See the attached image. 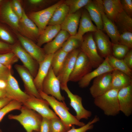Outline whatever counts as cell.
Segmentation results:
<instances>
[{"instance_id": "cell-1", "label": "cell", "mask_w": 132, "mask_h": 132, "mask_svg": "<svg viewBox=\"0 0 132 132\" xmlns=\"http://www.w3.org/2000/svg\"><path fill=\"white\" fill-rule=\"evenodd\" d=\"M42 99L46 100L54 110L55 113L69 130L73 125H76L80 127L85 124L78 121L75 116L69 112L64 101H60L54 97L48 95L42 91H38Z\"/></svg>"}, {"instance_id": "cell-2", "label": "cell", "mask_w": 132, "mask_h": 132, "mask_svg": "<svg viewBox=\"0 0 132 132\" xmlns=\"http://www.w3.org/2000/svg\"><path fill=\"white\" fill-rule=\"evenodd\" d=\"M18 115L11 114L8 116L10 119L18 121L26 132H39L42 117L34 110L22 105Z\"/></svg>"}, {"instance_id": "cell-3", "label": "cell", "mask_w": 132, "mask_h": 132, "mask_svg": "<svg viewBox=\"0 0 132 132\" xmlns=\"http://www.w3.org/2000/svg\"><path fill=\"white\" fill-rule=\"evenodd\" d=\"M119 90L112 88L94 98L95 105L108 116H114L120 112L118 99Z\"/></svg>"}, {"instance_id": "cell-4", "label": "cell", "mask_w": 132, "mask_h": 132, "mask_svg": "<svg viewBox=\"0 0 132 132\" xmlns=\"http://www.w3.org/2000/svg\"><path fill=\"white\" fill-rule=\"evenodd\" d=\"M80 49L88 58L93 68H97L104 60L98 52L92 32L87 33L83 36Z\"/></svg>"}, {"instance_id": "cell-5", "label": "cell", "mask_w": 132, "mask_h": 132, "mask_svg": "<svg viewBox=\"0 0 132 132\" xmlns=\"http://www.w3.org/2000/svg\"><path fill=\"white\" fill-rule=\"evenodd\" d=\"M64 0H59L50 6L40 11L33 12L28 16L36 25L40 34L48 25L56 9L64 2Z\"/></svg>"}, {"instance_id": "cell-6", "label": "cell", "mask_w": 132, "mask_h": 132, "mask_svg": "<svg viewBox=\"0 0 132 132\" xmlns=\"http://www.w3.org/2000/svg\"><path fill=\"white\" fill-rule=\"evenodd\" d=\"M60 88V81L54 73L51 66L43 81L42 91L48 95H51L59 101H64L65 98L61 94Z\"/></svg>"}, {"instance_id": "cell-7", "label": "cell", "mask_w": 132, "mask_h": 132, "mask_svg": "<svg viewBox=\"0 0 132 132\" xmlns=\"http://www.w3.org/2000/svg\"><path fill=\"white\" fill-rule=\"evenodd\" d=\"M92 68L88 58L81 51L69 76L68 81L78 82L85 76L92 71Z\"/></svg>"}, {"instance_id": "cell-8", "label": "cell", "mask_w": 132, "mask_h": 132, "mask_svg": "<svg viewBox=\"0 0 132 132\" xmlns=\"http://www.w3.org/2000/svg\"><path fill=\"white\" fill-rule=\"evenodd\" d=\"M23 105L33 110L43 118L50 119L58 118L56 115L49 108V105L45 100L30 96Z\"/></svg>"}, {"instance_id": "cell-9", "label": "cell", "mask_w": 132, "mask_h": 132, "mask_svg": "<svg viewBox=\"0 0 132 132\" xmlns=\"http://www.w3.org/2000/svg\"><path fill=\"white\" fill-rule=\"evenodd\" d=\"M112 72L104 73L94 78L89 89L90 93L94 99L112 89Z\"/></svg>"}, {"instance_id": "cell-10", "label": "cell", "mask_w": 132, "mask_h": 132, "mask_svg": "<svg viewBox=\"0 0 132 132\" xmlns=\"http://www.w3.org/2000/svg\"><path fill=\"white\" fill-rule=\"evenodd\" d=\"M12 51L20 59L23 66L29 71L33 77H35L38 64L18 43L12 45Z\"/></svg>"}, {"instance_id": "cell-11", "label": "cell", "mask_w": 132, "mask_h": 132, "mask_svg": "<svg viewBox=\"0 0 132 132\" xmlns=\"http://www.w3.org/2000/svg\"><path fill=\"white\" fill-rule=\"evenodd\" d=\"M61 88L66 93L70 100V105L75 111V117L78 121L83 119H88L91 116L92 112L86 110L83 107L82 98L72 93L67 85L61 86Z\"/></svg>"}, {"instance_id": "cell-12", "label": "cell", "mask_w": 132, "mask_h": 132, "mask_svg": "<svg viewBox=\"0 0 132 132\" xmlns=\"http://www.w3.org/2000/svg\"><path fill=\"white\" fill-rule=\"evenodd\" d=\"M7 85L5 89L6 97L11 100H15L24 103L30 96L20 89L17 80L11 74L7 81Z\"/></svg>"}, {"instance_id": "cell-13", "label": "cell", "mask_w": 132, "mask_h": 132, "mask_svg": "<svg viewBox=\"0 0 132 132\" xmlns=\"http://www.w3.org/2000/svg\"><path fill=\"white\" fill-rule=\"evenodd\" d=\"M81 51L80 48L68 53L57 77L61 86L67 85L69 76L73 69L77 56Z\"/></svg>"}, {"instance_id": "cell-14", "label": "cell", "mask_w": 132, "mask_h": 132, "mask_svg": "<svg viewBox=\"0 0 132 132\" xmlns=\"http://www.w3.org/2000/svg\"><path fill=\"white\" fill-rule=\"evenodd\" d=\"M18 30L22 35L33 41L37 42L40 34L38 27L26 15L24 9Z\"/></svg>"}, {"instance_id": "cell-15", "label": "cell", "mask_w": 132, "mask_h": 132, "mask_svg": "<svg viewBox=\"0 0 132 132\" xmlns=\"http://www.w3.org/2000/svg\"><path fill=\"white\" fill-rule=\"evenodd\" d=\"M15 68L24 83L25 92L30 96L42 99L34 83V79L29 71L24 66L16 64Z\"/></svg>"}, {"instance_id": "cell-16", "label": "cell", "mask_w": 132, "mask_h": 132, "mask_svg": "<svg viewBox=\"0 0 132 132\" xmlns=\"http://www.w3.org/2000/svg\"><path fill=\"white\" fill-rule=\"evenodd\" d=\"M17 34L22 47L38 63L44 59L46 54L43 48L20 33Z\"/></svg>"}, {"instance_id": "cell-17", "label": "cell", "mask_w": 132, "mask_h": 132, "mask_svg": "<svg viewBox=\"0 0 132 132\" xmlns=\"http://www.w3.org/2000/svg\"><path fill=\"white\" fill-rule=\"evenodd\" d=\"M93 37L98 52L105 58L112 55V43L108 36L103 31L98 30L92 33Z\"/></svg>"}, {"instance_id": "cell-18", "label": "cell", "mask_w": 132, "mask_h": 132, "mask_svg": "<svg viewBox=\"0 0 132 132\" xmlns=\"http://www.w3.org/2000/svg\"><path fill=\"white\" fill-rule=\"evenodd\" d=\"M118 99L120 111L129 117L132 113V84L119 90Z\"/></svg>"}, {"instance_id": "cell-19", "label": "cell", "mask_w": 132, "mask_h": 132, "mask_svg": "<svg viewBox=\"0 0 132 132\" xmlns=\"http://www.w3.org/2000/svg\"><path fill=\"white\" fill-rule=\"evenodd\" d=\"M114 70L106 57L102 63L95 69L87 74L78 81L79 86L81 88L86 87L93 79L104 73L111 72Z\"/></svg>"}, {"instance_id": "cell-20", "label": "cell", "mask_w": 132, "mask_h": 132, "mask_svg": "<svg viewBox=\"0 0 132 132\" xmlns=\"http://www.w3.org/2000/svg\"><path fill=\"white\" fill-rule=\"evenodd\" d=\"M3 2L0 5V20L18 30L20 19L13 10L11 2Z\"/></svg>"}, {"instance_id": "cell-21", "label": "cell", "mask_w": 132, "mask_h": 132, "mask_svg": "<svg viewBox=\"0 0 132 132\" xmlns=\"http://www.w3.org/2000/svg\"><path fill=\"white\" fill-rule=\"evenodd\" d=\"M54 54H47L44 59L38 63L37 74L34 79L35 85L38 91H42L43 81L47 75L51 66Z\"/></svg>"}, {"instance_id": "cell-22", "label": "cell", "mask_w": 132, "mask_h": 132, "mask_svg": "<svg viewBox=\"0 0 132 132\" xmlns=\"http://www.w3.org/2000/svg\"><path fill=\"white\" fill-rule=\"evenodd\" d=\"M100 6L103 22V31H105L110 38L112 43L119 44L120 34L114 22L109 18L105 14L102 0L100 1Z\"/></svg>"}, {"instance_id": "cell-23", "label": "cell", "mask_w": 132, "mask_h": 132, "mask_svg": "<svg viewBox=\"0 0 132 132\" xmlns=\"http://www.w3.org/2000/svg\"><path fill=\"white\" fill-rule=\"evenodd\" d=\"M70 36L67 31L61 30L53 40L44 45L43 48L45 54H54L61 48Z\"/></svg>"}, {"instance_id": "cell-24", "label": "cell", "mask_w": 132, "mask_h": 132, "mask_svg": "<svg viewBox=\"0 0 132 132\" xmlns=\"http://www.w3.org/2000/svg\"><path fill=\"white\" fill-rule=\"evenodd\" d=\"M78 29L76 35L79 37L83 38L84 34L88 32L93 33L98 29L93 23L87 11L84 8L82 9Z\"/></svg>"}, {"instance_id": "cell-25", "label": "cell", "mask_w": 132, "mask_h": 132, "mask_svg": "<svg viewBox=\"0 0 132 132\" xmlns=\"http://www.w3.org/2000/svg\"><path fill=\"white\" fill-rule=\"evenodd\" d=\"M82 9L76 12L68 14L60 25L61 30L67 32L70 36L76 35L79 25Z\"/></svg>"}, {"instance_id": "cell-26", "label": "cell", "mask_w": 132, "mask_h": 132, "mask_svg": "<svg viewBox=\"0 0 132 132\" xmlns=\"http://www.w3.org/2000/svg\"><path fill=\"white\" fill-rule=\"evenodd\" d=\"M84 8L88 11L92 20L94 22L98 29L103 31L100 0H91Z\"/></svg>"}, {"instance_id": "cell-27", "label": "cell", "mask_w": 132, "mask_h": 132, "mask_svg": "<svg viewBox=\"0 0 132 132\" xmlns=\"http://www.w3.org/2000/svg\"><path fill=\"white\" fill-rule=\"evenodd\" d=\"M102 1L105 14L114 22L117 15L123 11L120 0H103Z\"/></svg>"}, {"instance_id": "cell-28", "label": "cell", "mask_w": 132, "mask_h": 132, "mask_svg": "<svg viewBox=\"0 0 132 132\" xmlns=\"http://www.w3.org/2000/svg\"><path fill=\"white\" fill-rule=\"evenodd\" d=\"M131 84L132 77L118 70H114L112 72V88L119 90Z\"/></svg>"}, {"instance_id": "cell-29", "label": "cell", "mask_w": 132, "mask_h": 132, "mask_svg": "<svg viewBox=\"0 0 132 132\" xmlns=\"http://www.w3.org/2000/svg\"><path fill=\"white\" fill-rule=\"evenodd\" d=\"M61 30L60 25H48L40 34L37 44L41 47L44 44L52 41Z\"/></svg>"}, {"instance_id": "cell-30", "label": "cell", "mask_w": 132, "mask_h": 132, "mask_svg": "<svg viewBox=\"0 0 132 132\" xmlns=\"http://www.w3.org/2000/svg\"><path fill=\"white\" fill-rule=\"evenodd\" d=\"M114 22L120 34L125 32H132V18L123 11L119 14Z\"/></svg>"}, {"instance_id": "cell-31", "label": "cell", "mask_w": 132, "mask_h": 132, "mask_svg": "<svg viewBox=\"0 0 132 132\" xmlns=\"http://www.w3.org/2000/svg\"><path fill=\"white\" fill-rule=\"evenodd\" d=\"M69 12V7L64 1L55 11L48 25H61L68 14Z\"/></svg>"}, {"instance_id": "cell-32", "label": "cell", "mask_w": 132, "mask_h": 132, "mask_svg": "<svg viewBox=\"0 0 132 132\" xmlns=\"http://www.w3.org/2000/svg\"><path fill=\"white\" fill-rule=\"evenodd\" d=\"M68 54L63 51L61 48L54 54L51 66L54 73L56 76L60 71Z\"/></svg>"}, {"instance_id": "cell-33", "label": "cell", "mask_w": 132, "mask_h": 132, "mask_svg": "<svg viewBox=\"0 0 132 132\" xmlns=\"http://www.w3.org/2000/svg\"><path fill=\"white\" fill-rule=\"evenodd\" d=\"M107 57L109 64L114 70L121 71L132 77V70L128 67L123 59L116 58L112 55H110Z\"/></svg>"}, {"instance_id": "cell-34", "label": "cell", "mask_w": 132, "mask_h": 132, "mask_svg": "<svg viewBox=\"0 0 132 132\" xmlns=\"http://www.w3.org/2000/svg\"><path fill=\"white\" fill-rule=\"evenodd\" d=\"M83 38H80L76 34L70 36L63 44L61 48L65 52L68 53L76 49L80 48Z\"/></svg>"}, {"instance_id": "cell-35", "label": "cell", "mask_w": 132, "mask_h": 132, "mask_svg": "<svg viewBox=\"0 0 132 132\" xmlns=\"http://www.w3.org/2000/svg\"><path fill=\"white\" fill-rule=\"evenodd\" d=\"M91 0H66L64 2L68 6V14L74 13L84 7Z\"/></svg>"}, {"instance_id": "cell-36", "label": "cell", "mask_w": 132, "mask_h": 132, "mask_svg": "<svg viewBox=\"0 0 132 132\" xmlns=\"http://www.w3.org/2000/svg\"><path fill=\"white\" fill-rule=\"evenodd\" d=\"M130 49L126 45L112 43V55L116 58L123 59Z\"/></svg>"}, {"instance_id": "cell-37", "label": "cell", "mask_w": 132, "mask_h": 132, "mask_svg": "<svg viewBox=\"0 0 132 132\" xmlns=\"http://www.w3.org/2000/svg\"><path fill=\"white\" fill-rule=\"evenodd\" d=\"M19 59L12 51L0 54V63L11 68L13 64L18 61Z\"/></svg>"}, {"instance_id": "cell-38", "label": "cell", "mask_w": 132, "mask_h": 132, "mask_svg": "<svg viewBox=\"0 0 132 132\" xmlns=\"http://www.w3.org/2000/svg\"><path fill=\"white\" fill-rule=\"evenodd\" d=\"M50 132H66L69 130L59 117L50 119Z\"/></svg>"}, {"instance_id": "cell-39", "label": "cell", "mask_w": 132, "mask_h": 132, "mask_svg": "<svg viewBox=\"0 0 132 132\" xmlns=\"http://www.w3.org/2000/svg\"><path fill=\"white\" fill-rule=\"evenodd\" d=\"M23 104L15 100L11 101L8 104L0 110V122L4 117L9 112L15 110H20Z\"/></svg>"}, {"instance_id": "cell-40", "label": "cell", "mask_w": 132, "mask_h": 132, "mask_svg": "<svg viewBox=\"0 0 132 132\" xmlns=\"http://www.w3.org/2000/svg\"><path fill=\"white\" fill-rule=\"evenodd\" d=\"M99 121V117L95 116L94 118L84 126L78 128H76L73 125L72 128L66 132H86L88 130L92 129L94 127V124Z\"/></svg>"}, {"instance_id": "cell-41", "label": "cell", "mask_w": 132, "mask_h": 132, "mask_svg": "<svg viewBox=\"0 0 132 132\" xmlns=\"http://www.w3.org/2000/svg\"><path fill=\"white\" fill-rule=\"evenodd\" d=\"M119 43L131 49L132 48V32H125L120 34Z\"/></svg>"}, {"instance_id": "cell-42", "label": "cell", "mask_w": 132, "mask_h": 132, "mask_svg": "<svg viewBox=\"0 0 132 132\" xmlns=\"http://www.w3.org/2000/svg\"><path fill=\"white\" fill-rule=\"evenodd\" d=\"M0 40L9 44H13L14 43V40L12 36L6 28L0 23Z\"/></svg>"}, {"instance_id": "cell-43", "label": "cell", "mask_w": 132, "mask_h": 132, "mask_svg": "<svg viewBox=\"0 0 132 132\" xmlns=\"http://www.w3.org/2000/svg\"><path fill=\"white\" fill-rule=\"evenodd\" d=\"M11 3L13 10L20 20L22 16L23 10L20 1L17 0H13Z\"/></svg>"}, {"instance_id": "cell-44", "label": "cell", "mask_w": 132, "mask_h": 132, "mask_svg": "<svg viewBox=\"0 0 132 132\" xmlns=\"http://www.w3.org/2000/svg\"><path fill=\"white\" fill-rule=\"evenodd\" d=\"M123 11L128 15L132 17V0H120Z\"/></svg>"}, {"instance_id": "cell-45", "label": "cell", "mask_w": 132, "mask_h": 132, "mask_svg": "<svg viewBox=\"0 0 132 132\" xmlns=\"http://www.w3.org/2000/svg\"><path fill=\"white\" fill-rule=\"evenodd\" d=\"M11 68L0 63V79L7 81L11 74Z\"/></svg>"}, {"instance_id": "cell-46", "label": "cell", "mask_w": 132, "mask_h": 132, "mask_svg": "<svg viewBox=\"0 0 132 132\" xmlns=\"http://www.w3.org/2000/svg\"><path fill=\"white\" fill-rule=\"evenodd\" d=\"M39 132H50V119L43 117Z\"/></svg>"}, {"instance_id": "cell-47", "label": "cell", "mask_w": 132, "mask_h": 132, "mask_svg": "<svg viewBox=\"0 0 132 132\" xmlns=\"http://www.w3.org/2000/svg\"><path fill=\"white\" fill-rule=\"evenodd\" d=\"M12 51V45L0 40V54Z\"/></svg>"}, {"instance_id": "cell-48", "label": "cell", "mask_w": 132, "mask_h": 132, "mask_svg": "<svg viewBox=\"0 0 132 132\" xmlns=\"http://www.w3.org/2000/svg\"><path fill=\"white\" fill-rule=\"evenodd\" d=\"M124 62L130 69H132V50L130 49L123 59Z\"/></svg>"}, {"instance_id": "cell-49", "label": "cell", "mask_w": 132, "mask_h": 132, "mask_svg": "<svg viewBox=\"0 0 132 132\" xmlns=\"http://www.w3.org/2000/svg\"><path fill=\"white\" fill-rule=\"evenodd\" d=\"M12 100L7 97L0 98V110L7 105Z\"/></svg>"}, {"instance_id": "cell-50", "label": "cell", "mask_w": 132, "mask_h": 132, "mask_svg": "<svg viewBox=\"0 0 132 132\" xmlns=\"http://www.w3.org/2000/svg\"><path fill=\"white\" fill-rule=\"evenodd\" d=\"M7 85V81L0 79V89L5 90Z\"/></svg>"}, {"instance_id": "cell-51", "label": "cell", "mask_w": 132, "mask_h": 132, "mask_svg": "<svg viewBox=\"0 0 132 132\" xmlns=\"http://www.w3.org/2000/svg\"><path fill=\"white\" fill-rule=\"evenodd\" d=\"M4 97H6L5 90L0 89V98Z\"/></svg>"}, {"instance_id": "cell-52", "label": "cell", "mask_w": 132, "mask_h": 132, "mask_svg": "<svg viewBox=\"0 0 132 132\" xmlns=\"http://www.w3.org/2000/svg\"><path fill=\"white\" fill-rule=\"evenodd\" d=\"M3 1L2 0H0V5L1 4Z\"/></svg>"}, {"instance_id": "cell-53", "label": "cell", "mask_w": 132, "mask_h": 132, "mask_svg": "<svg viewBox=\"0 0 132 132\" xmlns=\"http://www.w3.org/2000/svg\"><path fill=\"white\" fill-rule=\"evenodd\" d=\"M0 132H2L1 130L0 129Z\"/></svg>"}, {"instance_id": "cell-54", "label": "cell", "mask_w": 132, "mask_h": 132, "mask_svg": "<svg viewBox=\"0 0 132 132\" xmlns=\"http://www.w3.org/2000/svg\"><path fill=\"white\" fill-rule=\"evenodd\" d=\"M33 132H36V131H34Z\"/></svg>"}]
</instances>
